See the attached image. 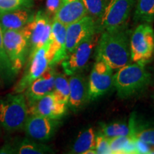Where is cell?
I'll return each instance as SVG.
<instances>
[{"instance_id": "cell-7", "label": "cell", "mask_w": 154, "mask_h": 154, "mask_svg": "<svg viewBox=\"0 0 154 154\" xmlns=\"http://www.w3.org/2000/svg\"><path fill=\"white\" fill-rule=\"evenodd\" d=\"M51 23L47 13L40 10L35 13L34 19L22 29L29 40V56L49 42Z\"/></svg>"}, {"instance_id": "cell-18", "label": "cell", "mask_w": 154, "mask_h": 154, "mask_svg": "<svg viewBox=\"0 0 154 154\" xmlns=\"http://www.w3.org/2000/svg\"><path fill=\"white\" fill-rule=\"evenodd\" d=\"M87 14L82 0H62L54 19L67 26Z\"/></svg>"}, {"instance_id": "cell-6", "label": "cell", "mask_w": 154, "mask_h": 154, "mask_svg": "<svg viewBox=\"0 0 154 154\" xmlns=\"http://www.w3.org/2000/svg\"><path fill=\"white\" fill-rule=\"evenodd\" d=\"M4 45L13 72L17 76L27 61L28 38L22 29L4 30Z\"/></svg>"}, {"instance_id": "cell-16", "label": "cell", "mask_w": 154, "mask_h": 154, "mask_svg": "<svg viewBox=\"0 0 154 154\" xmlns=\"http://www.w3.org/2000/svg\"><path fill=\"white\" fill-rule=\"evenodd\" d=\"M53 153L51 148L35 140L26 138H17L9 141L0 148V154H44Z\"/></svg>"}, {"instance_id": "cell-21", "label": "cell", "mask_w": 154, "mask_h": 154, "mask_svg": "<svg viewBox=\"0 0 154 154\" xmlns=\"http://www.w3.org/2000/svg\"><path fill=\"white\" fill-rule=\"evenodd\" d=\"M128 124L131 128V136L154 146V126L138 121L134 114L131 117Z\"/></svg>"}, {"instance_id": "cell-4", "label": "cell", "mask_w": 154, "mask_h": 154, "mask_svg": "<svg viewBox=\"0 0 154 154\" xmlns=\"http://www.w3.org/2000/svg\"><path fill=\"white\" fill-rule=\"evenodd\" d=\"M154 57V30L150 24L141 23L130 38V59L146 65Z\"/></svg>"}, {"instance_id": "cell-17", "label": "cell", "mask_w": 154, "mask_h": 154, "mask_svg": "<svg viewBox=\"0 0 154 154\" xmlns=\"http://www.w3.org/2000/svg\"><path fill=\"white\" fill-rule=\"evenodd\" d=\"M69 76L70 91L67 105L73 111L76 112L88 101V82L85 76L79 73Z\"/></svg>"}, {"instance_id": "cell-32", "label": "cell", "mask_w": 154, "mask_h": 154, "mask_svg": "<svg viewBox=\"0 0 154 154\" xmlns=\"http://www.w3.org/2000/svg\"><path fill=\"white\" fill-rule=\"evenodd\" d=\"M151 153H154V146H151Z\"/></svg>"}, {"instance_id": "cell-15", "label": "cell", "mask_w": 154, "mask_h": 154, "mask_svg": "<svg viewBox=\"0 0 154 154\" xmlns=\"http://www.w3.org/2000/svg\"><path fill=\"white\" fill-rule=\"evenodd\" d=\"M68 105L59 101L52 92L28 106L29 114H36L54 119H61L67 112Z\"/></svg>"}, {"instance_id": "cell-10", "label": "cell", "mask_w": 154, "mask_h": 154, "mask_svg": "<svg viewBox=\"0 0 154 154\" xmlns=\"http://www.w3.org/2000/svg\"><path fill=\"white\" fill-rule=\"evenodd\" d=\"M98 34H96L89 39L82 42L74 51L67 54L66 57L61 61V66L65 74L72 76L85 67L98 43L99 38Z\"/></svg>"}, {"instance_id": "cell-22", "label": "cell", "mask_w": 154, "mask_h": 154, "mask_svg": "<svg viewBox=\"0 0 154 154\" xmlns=\"http://www.w3.org/2000/svg\"><path fill=\"white\" fill-rule=\"evenodd\" d=\"M4 45V30L0 23V83L8 84L15 78Z\"/></svg>"}, {"instance_id": "cell-19", "label": "cell", "mask_w": 154, "mask_h": 154, "mask_svg": "<svg viewBox=\"0 0 154 154\" xmlns=\"http://www.w3.org/2000/svg\"><path fill=\"white\" fill-rule=\"evenodd\" d=\"M32 8H20L0 13V23L3 30H20L34 19Z\"/></svg>"}, {"instance_id": "cell-2", "label": "cell", "mask_w": 154, "mask_h": 154, "mask_svg": "<svg viewBox=\"0 0 154 154\" xmlns=\"http://www.w3.org/2000/svg\"><path fill=\"white\" fill-rule=\"evenodd\" d=\"M151 76L145 65L134 62L118 69L113 76V85L121 99H126L146 89Z\"/></svg>"}, {"instance_id": "cell-20", "label": "cell", "mask_w": 154, "mask_h": 154, "mask_svg": "<svg viewBox=\"0 0 154 154\" xmlns=\"http://www.w3.org/2000/svg\"><path fill=\"white\" fill-rule=\"evenodd\" d=\"M96 133L90 128L81 132L73 144L71 153L96 154Z\"/></svg>"}, {"instance_id": "cell-31", "label": "cell", "mask_w": 154, "mask_h": 154, "mask_svg": "<svg viewBox=\"0 0 154 154\" xmlns=\"http://www.w3.org/2000/svg\"><path fill=\"white\" fill-rule=\"evenodd\" d=\"M62 0H47L46 1V9L47 13L49 16H54L59 7H60Z\"/></svg>"}, {"instance_id": "cell-13", "label": "cell", "mask_w": 154, "mask_h": 154, "mask_svg": "<svg viewBox=\"0 0 154 154\" xmlns=\"http://www.w3.org/2000/svg\"><path fill=\"white\" fill-rule=\"evenodd\" d=\"M66 26L59 21L53 19L47 54L50 66H56L67 55L66 50Z\"/></svg>"}, {"instance_id": "cell-29", "label": "cell", "mask_w": 154, "mask_h": 154, "mask_svg": "<svg viewBox=\"0 0 154 154\" xmlns=\"http://www.w3.org/2000/svg\"><path fill=\"white\" fill-rule=\"evenodd\" d=\"M96 153L97 154H111L109 143V138L101 131L96 134Z\"/></svg>"}, {"instance_id": "cell-26", "label": "cell", "mask_w": 154, "mask_h": 154, "mask_svg": "<svg viewBox=\"0 0 154 154\" xmlns=\"http://www.w3.org/2000/svg\"><path fill=\"white\" fill-rule=\"evenodd\" d=\"M87 14L98 21L103 15L109 0H82Z\"/></svg>"}, {"instance_id": "cell-5", "label": "cell", "mask_w": 154, "mask_h": 154, "mask_svg": "<svg viewBox=\"0 0 154 154\" xmlns=\"http://www.w3.org/2000/svg\"><path fill=\"white\" fill-rule=\"evenodd\" d=\"M136 0H109L104 12L97 23V33L112 31L126 26Z\"/></svg>"}, {"instance_id": "cell-12", "label": "cell", "mask_w": 154, "mask_h": 154, "mask_svg": "<svg viewBox=\"0 0 154 154\" xmlns=\"http://www.w3.org/2000/svg\"><path fill=\"white\" fill-rule=\"evenodd\" d=\"M60 119H54L36 114H29L24 130L28 138L40 142H46L54 136Z\"/></svg>"}, {"instance_id": "cell-34", "label": "cell", "mask_w": 154, "mask_h": 154, "mask_svg": "<svg viewBox=\"0 0 154 154\" xmlns=\"http://www.w3.org/2000/svg\"><path fill=\"white\" fill-rule=\"evenodd\" d=\"M0 134H1V131H0Z\"/></svg>"}, {"instance_id": "cell-8", "label": "cell", "mask_w": 154, "mask_h": 154, "mask_svg": "<svg viewBox=\"0 0 154 154\" xmlns=\"http://www.w3.org/2000/svg\"><path fill=\"white\" fill-rule=\"evenodd\" d=\"M48 43L29 56L24 74L13 89L14 93H24L28 86L50 66L47 54Z\"/></svg>"}, {"instance_id": "cell-23", "label": "cell", "mask_w": 154, "mask_h": 154, "mask_svg": "<svg viewBox=\"0 0 154 154\" xmlns=\"http://www.w3.org/2000/svg\"><path fill=\"white\" fill-rule=\"evenodd\" d=\"M134 19L137 23L150 24L154 21V0H136Z\"/></svg>"}, {"instance_id": "cell-1", "label": "cell", "mask_w": 154, "mask_h": 154, "mask_svg": "<svg viewBox=\"0 0 154 154\" xmlns=\"http://www.w3.org/2000/svg\"><path fill=\"white\" fill-rule=\"evenodd\" d=\"M96 49V58L112 69L125 66L130 59V32L127 26L101 32Z\"/></svg>"}, {"instance_id": "cell-3", "label": "cell", "mask_w": 154, "mask_h": 154, "mask_svg": "<svg viewBox=\"0 0 154 154\" xmlns=\"http://www.w3.org/2000/svg\"><path fill=\"white\" fill-rule=\"evenodd\" d=\"M29 116L24 93L9 94L0 98V127L9 133L24 129Z\"/></svg>"}, {"instance_id": "cell-11", "label": "cell", "mask_w": 154, "mask_h": 154, "mask_svg": "<svg viewBox=\"0 0 154 154\" xmlns=\"http://www.w3.org/2000/svg\"><path fill=\"white\" fill-rule=\"evenodd\" d=\"M97 34V23L94 17L86 15L79 20L67 25L66 31V50L69 54L82 42Z\"/></svg>"}, {"instance_id": "cell-24", "label": "cell", "mask_w": 154, "mask_h": 154, "mask_svg": "<svg viewBox=\"0 0 154 154\" xmlns=\"http://www.w3.org/2000/svg\"><path fill=\"white\" fill-rule=\"evenodd\" d=\"M69 81L65 74H57L54 81V87L52 93L57 99L61 103L68 104L69 97Z\"/></svg>"}, {"instance_id": "cell-30", "label": "cell", "mask_w": 154, "mask_h": 154, "mask_svg": "<svg viewBox=\"0 0 154 154\" xmlns=\"http://www.w3.org/2000/svg\"><path fill=\"white\" fill-rule=\"evenodd\" d=\"M135 146H136V154L151 153V146L143 140L135 138Z\"/></svg>"}, {"instance_id": "cell-14", "label": "cell", "mask_w": 154, "mask_h": 154, "mask_svg": "<svg viewBox=\"0 0 154 154\" xmlns=\"http://www.w3.org/2000/svg\"><path fill=\"white\" fill-rule=\"evenodd\" d=\"M56 74L54 66H49L41 76L28 86L24 92L28 106L53 91Z\"/></svg>"}, {"instance_id": "cell-9", "label": "cell", "mask_w": 154, "mask_h": 154, "mask_svg": "<svg viewBox=\"0 0 154 154\" xmlns=\"http://www.w3.org/2000/svg\"><path fill=\"white\" fill-rule=\"evenodd\" d=\"M96 60L88 82V101L103 96L113 86V69L101 59Z\"/></svg>"}, {"instance_id": "cell-28", "label": "cell", "mask_w": 154, "mask_h": 154, "mask_svg": "<svg viewBox=\"0 0 154 154\" xmlns=\"http://www.w3.org/2000/svg\"><path fill=\"white\" fill-rule=\"evenodd\" d=\"M33 0H0V13L20 8H32Z\"/></svg>"}, {"instance_id": "cell-25", "label": "cell", "mask_w": 154, "mask_h": 154, "mask_svg": "<svg viewBox=\"0 0 154 154\" xmlns=\"http://www.w3.org/2000/svg\"><path fill=\"white\" fill-rule=\"evenodd\" d=\"M101 131L108 138L116 136H128L131 134L129 124L124 122H115L110 124H101Z\"/></svg>"}, {"instance_id": "cell-33", "label": "cell", "mask_w": 154, "mask_h": 154, "mask_svg": "<svg viewBox=\"0 0 154 154\" xmlns=\"http://www.w3.org/2000/svg\"><path fill=\"white\" fill-rule=\"evenodd\" d=\"M151 97H152V99H153V102H154V93L153 94V95L151 96Z\"/></svg>"}, {"instance_id": "cell-27", "label": "cell", "mask_w": 154, "mask_h": 154, "mask_svg": "<svg viewBox=\"0 0 154 154\" xmlns=\"http://www.w3.org/2000/svg\"><path fill=\"white\" fill-rule=\"evenodd\" d=\"M133 136H116L109 138V143L111 154H125L127 146L133 139Z\"/></svg>"}]
</instances>
